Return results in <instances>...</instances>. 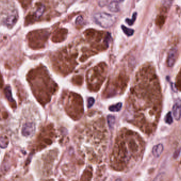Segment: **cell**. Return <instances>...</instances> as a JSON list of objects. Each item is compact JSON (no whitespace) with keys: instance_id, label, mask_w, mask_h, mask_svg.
<instances>
[{"instance_id":"obj_1","label":"cell","mask_w":181,"mask_h":181,"mask_svg":"<svg viewBox=\"0 0 181 181\" xmlns=\"http://www.w3.org/2000/svg\"><path fill=\"white\" fill-rule=\"evenodd\" d=\"M93 19L95 22L101 27L108 28L111 27L115 24L117 17L115 15L110 13L99 12L94 14Z\"/></svg>"},{"instance_id":"obj_2","label":"cell","mask_w":181,"mask_h":181,"mask_svg":"<svg viewBox=\"0 0 181 181\" xmlns=\"http://www.w3.org/2000/svg\"><path fill=\"white\" fill-rule=\"evenodd\" d=\"M35 131V125L32 122H27L24 124L22 129V134L24 136L29 137L32 135Z\"/></svg>"},{"instance_id":"obj_3","label":"cell","mask_w":181,"mask_h":181,"mask_svg":"<svg viewBox=\"0 0 181 181\" xmlns=\"http://www.w3.org/2000/svg\"><path fill=\"white\" fill-rule=\"evenodd\" d=\"M172 111L175 119L179 121L181 118V100L178 99L176 101L173 106Z\"/></svg>"},{"instance_id":"obj_4","label":"cell","mask_w":181,"mask_h":181,"mask_svg":"<svg viewBox=\"0 0 181 181\" xmlns=\"http://www.w3.org/2000/svg\"><path fill=\"white\" fill-rule=\"evenodd\" d=\"M177 56V49L176 48H172L170 49L168 53L167 58V65L170 67L174 66Z\"/></svg>"},{"instance_id":"obj_5","label":"cell","mask_w":181,"mask_h":181,"mask_svg":"<svg viewBox=\"0 0 181 181\" xmlns=\"http://www.w3.org/2000/svg\"><path fill=\"white\" fill-rule=\"evenodd\" d=\"M164 150V146L162 144H159L155 145L153 148L152 153L154 156L155 157H159L160 155L162 154Z\"/></svg>"},{"instance_id":"obj_6","label":"cell","mask_w":181,"mask_h":181,"mask_svg":"<svg viewBox=\"0 0 181 181\" xmlns=\"http://www.w3.org/2000/svg\"><path fill=\"white\" fill-rule=\"evenodd\" d=\"M108 5V9H109V11H111V12H118L120 11L119 3L115 1H113L112 2H110Z\"/></svg>"},{"instance_id":"obj_7","label":"cell","mask_w":181,"mask_h":181,"mask_svg":"<svg viewBox=\"0 0 181 181\" xmlns=\"http://www.w3.org/2000/svg\"><path fill=\"white\" fill-rule=\"evenodd\" d=\"M17 20L18 15L16 14L12 15L7 18L5 24L9 27H12L14 24H15V23L17 21Z\"/></svg>"},{"instance_id":"obj_8","label":"cell","mask_w":181,"mask_h":181,"mask_svg":"<svg viewBox=\"0 0 181 181\" xmlns=\"http://www.w3.org/2000/svg\"><path fill=\"white\" fill-rule=\"evenodd\" d=\"M5 96L7 97L8 100L10 102H15V101L13 100V98L12 97V93H11V89L9 86H8L5 89Z\"/></svg>"},{"instance_id":"obj_9","label":"cell","mask_w":181,"mask_h":181,"mask_svg":"<svg viewBox=\"0 0 181 181\" xmlns=\"http://www.w3.org/2000/svg\"><path fill=\"white\" fill-rule=\"evenodd\" d=\"M9 139L7 137H0V147L5 148L9 144Z\"/></svg>"},{"instance_id":"obj_10","label":"cell","mask_w":181,"mask_h":181,"mask_svg":"<svg viewBox=\"0 0 181 181\" xmlns=\"http://www.w3.org/2000/svg\"><path fill=\"white\" fill-rule=\"evenodd\" d=\"M44 10H45V7L43 5H41L39 7L35 13L34 17L36 18V19H39V18L41 16L43 15Z\"/></svg>"},{"instance_id":"obj_11","label":"cell","mask_w":181,"mask_h":181,"mask_svg":"<svg viewBox=\"0 0 181 181\" xmlns=\"http://www.w3.org/2000/svg\"><path fill=\"white\" fill-rule=\"evenodd\" d=\"M121 103H118L117 105H113L109 107V110L112 112H118L121 110Z\"/></svg>"},{"instance_id":"obj_12","label":"cell","mask_w":181,"mask_h":181,"mask_svg":"<svg viewBox=\"0 0 181 181\" xmlns=\"http://www.w3.org/2000/svg\"><path fill=\"white\" fill-rule=\"evenodd\" d=\"M121 28L124 33L126 35H127L128 36H132V34H134V30L128 28L127 27H126V26H122Z\"/></svg>"},{"instance_id":"obj_13","label":"cell","mask_w":181,"mask_h":181,"mask_svg":"<svg viewBox=\"0 0 181 181\" xmlns=\"http://www.w3.org/2000/svg\"><path fill=\"white\" fill-rule=\"evenodd\" d=\"M165 121L166 122V123L169 124H172L173 122V119L172 115V113L170 112H169L167 115H166L165 118Z\"/></svg>"},{"instance_id":"obj_14","label":"cell","mask_w":181,"mask_h":181,"mask_svg":"<svg viewBox=\"0 0 181 181\" xmlns=\"http://www.w3.org/2000/svg\"><path fill=\"white\" fill-rule=\"evenodd\" d=\"M137 15V13L136 12L134 13V15H132V18L131 19H127L126 20V21L127 24L129 25V26H132L133 24H134L135 20L136 19Z\"/></svg>"},{"instance_id":"obj_15","label":"cell","mask_w":181,"mask_h":181,"mask_svg":"<svg viewBox=\"0 0 181 181\" xmlns=\"http://www.w3.org/2000/svg\"><path fill=\"white\" fill-rule=\"evenodd\" d=\"M108 122L109 127H113L115 122V118L113 117L112 115H109L108 117Z\"/></svg>"},{"instance_id":"obj_16","label":"cell","mask_w":181,"mask_h":181,"mask_svg":"<svg viewBox=\"0 0 181 181\" xmlns=\"http://www.w3.org/2000/svg\"><path fill=\"white\" fill-rule=\"evenodd\" d=\"M110 3V0H98L99 5L101 7H105Z\"/></svg>"},{"instance_id":"obj_17","label":"cell","mask_w":181,"mask_h":181,"mask_svg":"<svg viewBox=\"0 0 181 181\" xmlns=\"http://www.w3.org/2000/svg\"><path fill=\"white\" fill-rule=\"evenodd\" d=\"M20 2L24 8H27L30 3V0H19Z\"/></svg>"},{"instance_id":"obj_18","label":"cell","mask_w":181,"mask_h":181,"mask_svg":"<svg viewBox=\"0 0 181 181\" xmlns=\"http://www.w3.org/2000/svg\"><path fill=\"white\" fill-rule=\"evenodd\" d=\"M94 103V99L93 98H89L87 100V107L90 108L93 105Z\"/></svg>"},{"instance_id":"obj_19","label":"cell","mask_w":181,"mask_h":181,"mask_svg":"<svg viewBox=\"0 0 181 181\" xmlns=\"http://www.w3.org/2000/svg\"><path fill=\"white\" fill-rule=\"evenodd\" d=\"M84 20H83V18L81 16H79L76 19V24H83L84 22Z\"/></svg>"},{"instance_id":"obj_20","label":"cell","mask_w":181,"mask_h":181,"mask_svg":"<svg viewBox=\"0 0 181 181\" xmlns=\"http://www.w3.org/2000/svg\"><path fill=\"white\" fill-rule=\"evenodd\" d=\"M115 1H117L118 3H121L124 2V0H115Z\"/></svg>"}]
</instances>
